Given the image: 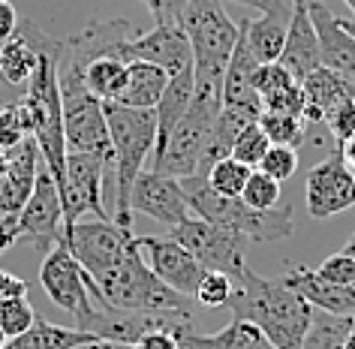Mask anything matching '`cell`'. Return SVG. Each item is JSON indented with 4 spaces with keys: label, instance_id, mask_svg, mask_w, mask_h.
I'll return each instance as SVG.
<instances>
[{
    "label": "cell",
    "instance_id": "obj_1",
    "mask_svg": "<svg viewBox=\"0 0 355 349\" xmlns=\"http://www.w3.org/2000/svg\"><path fill=\"white\" fill-rule=\"evenodd\" d=\"M226 307L232 310V319L253 322L277 349H304L313 307L283 277H262L247 268L232 280V298Z\"/></svg>",
    "mask_w": 355,
    "mask_h": 349
},
{
    "label": "cell",
    "instance_id": "obj_2",
    "mask_svg": "<svg viewBox=\"0 0 355 349\" xmlns=\"http://www.w3.org/2000/svg\"><path fill=\"white\" fill-rule=\"evenodd\" d=\"M105 105V124L112 139V166H114V214L112 223L121 229L132 226L130 196L136 178L145 172V163L157 145V114L154 109H127L118 103Z\"/></svg>",
    "mask_w": 355,
    "mask_h": 349
},
{
    "label": "cell",
    "instance_id": "obj_3",
    "mask_svg": "<svg viewBox=\"0 0 355 349\" xmlns=\"http://www.w3.org/2000/svg\"><path fill=\"white\" fill-rule=\"evenodd\" d=\"M178 181H181L184 199H187L193 217L217 223V226L235 232L244 241H250V244H271V241L289 238L292 229H295V223H292V205H277L271 211H256L241 196L238 199L217 196L208 187L205 175L178 178Z\"/></svg>",
    "mask_w": 355,
    "mask_h": 349
},
{
    "label": "cell",
    "instance_id": "obj_4",
    "mask_svg": "<svg viewBox=\"0 0 355 349\" xmlns=\"http://www.w3.org/2000/svg\"><path fill=\"white\" fill-rule=\"evenodd\" d=\"M103 301L118 310H132V313H193L190 298L159 280L150 271L141 250L136 247V238L130 241L127 256L121 259L118 268L103 274L96 280Z\"/></svg>",
    "mask_w": 355,
    "mask_h": 349
},
{
    "label": "cell",
    "instance_id": "obj_5",
    "mask_svg": "<svg viewBox=\"0 0 355 349\" xmlns=\"http://www.w3.org/2000/svg\"><path fill=\"white\" fill-rule=\"evenodd\" d=\"M64 55V51H60ZM58 85H60V109H64V139L67 151L76 154H96L112 163V139L105 124L103 100L87 91L82 73L60 60L58 64Z\"/></svg>",
    "mask_w": 355,
    "mask_h": 349
},
{
    "label": "cell",
    "instance_id": "obj_6",
    "mask_svg": "<svg viewBox=\"0 0 355 349\" xmlns=\"http://www.w3.org/2000/svg\"><path fill=\"white\" fill-rule=\"evenodd\" d=\"M178 28L187 33L193 49V69L208 76H226L238 40V22L226 15L223 0H190Z\"/></svg>",
    "mask_w": 355,
    "mask_h": 349
},
{
    "label": "cell",
    "instance_id": "obj_7",
    "mask_svg": "<svg viewBox=\"0 0 355 349\" xmlns=\"http://www.w3.org/2000/svg\"><path fill=\"white\" fill-rule=\"evenodd\" d=\"M40 283L60 310L73 313L76 325L85 322L94 307H109L103 301L100 289H96V283L82 271V265L76 262V256L64 244H55L46 253L40 265Z\"/></svg>",
    "mask_w": 355,
    "mask_h": 349
},
{
    "label": "cell",
    "instance_id": "obj_8",
    "mask_svg": "<svg viewBox=\"0 0 355 349\" xmlns=\"http://www.w3.org/2000/svg\"><path fill=\"white\" fill-rule=\"evenodd\" d=\"M168 238H175L181 247H187L205 271H223L232 280L247 271V247H250V241L217 226V223L190 217L181 226H172Z\"/></svg>",
    "mask_w": 355,
    "mask_h": 349
},
{
    "label": "cell",
    "instance_id": "obj_9",
    "mask_svg": "<svg viewBox=\"0 0 355 349\" xmlns=\"http://www.w3.org/2000/svg\"><path fill=\"white\" fill-rule=\"evenodd\" d=\"M112 169L109 160L96 157V154H67V181L64 187H58L60 193V208H64V238L69 235V229L76 226L82 217L94 214L96 220H112L109 208H105V172Z\"/></svg>",
    "mask_w": 355,
    "mask_h": 349
},
{
    "label": "cell",
    "instance_id": "obj_10",
    "mask_svg": "<svg viewBox=\"0 0 355 349\" xmlns=\"http://www.w3.org/2000/svg\"><path fill=\"white\" fill-rule=\"evenodd\" d=\"M130 241L132 232L121 229L112 220H87V223L78 220L60 244L69 247V253L76 256L82 271L96 283L103 274H109L112 268L121 265V259L130 250Z\"/></svg>",
    "mask_w": 355,
    "mask_h": 349
},
{
    "label": "cell",
    "instance_id": "obj_11",
    "mask_svg": "<svg viewBox=\"0 0 355 349\" xmlns=\"http://www.w3.org/2000/svg\"><path fill=\"white\" fill-rule=\"evenodd\" d=\"M64 208H60V193L55 178L49 175V169H40L33 190L19 211V241L33 244L37 250H49L64 241Z\"/></svg>",
    "mask_w": 355,
    "mask_h": 349
},
{
    "label": "cell",
    "instance_id": "obj_12",
    "mask_svg": "<svg viewBox=\"0 0 355 349\" xmlns=\"http://www.w3.org/2000/svg\"><path fill=\"white\" fill-rule=\"evenodd\" d=\"M307 214L313 220H328L334 214L355 211V175L343 166L340 154H328L304 178Z\"/></svg>",
    "mask_w": 355,
    "mask_h": 349
},
{
    "label": "cell",
    "instance_id": "obj_13",
    "mask_svg": "<svg viewBox=\"0 0 355 349\" xmlns=\"http://www.w3.org/2000/svg\"><path fill=\"white\" fill-rule=\"evenodd\" d=\"M136 247L141 250L148 268L168 289L187 295V298H196V289H199V280H202V274H205V268L196 262V256H193L187 247H181L168 235H141V238H136Z\"/></svg>",
    "mask_w": 355,
    "mask_h": 349
},
{
    "label": "cell",
    "instance_id": "obj_14",
    "mask_svg": "<svg viewBox=\"0 0 355 349\" xmlns=\"http://www.w3.org/2000/svg\"><path fill=\"white\" fill-rule=\"evenodd\" d=\"M130 37H132V24L127 19L91 22L82 33L64 40L60 60L76 69H82L94 58H118L123 64H130Z\"/></svg>",
    "mask_w": 355,
    "mask_h": 349
},
{
    "label": "cell",
    "instance_id": "obj_15",
    "mask_svg": "<svg viewBox=\"0 0 355 349\" xmlns=\"http://www.w3.org/2000/svg\"><path fill=\"white\" fill-rule=\"evenodd\" d=\"M130 208L132 214H145L150 220L166 223L168 229L181 226L184 220H190V205L184 199L181 181L159 172H141L132 184V196H130Z\"/></svg>",
    "mask_w": 355,
    "mask_h": 349
},
{
    "label": "cell",
    "instance_id": "obj_16",
    "mask_svg": "<svg viewBox=\"0 0 355 349\" xmlns=\"http://www.w3.org/2000/svg\"><path fill=\"white\" fill-rule=\"evenodd\" d=\"M130 60H148L172 78L193 67V49L178 24H154L150 31L130 37Z\"/></svg>",
    "mask_w": 355,
    "mask_h": 349
},
{
    "label": "cell",
    "instance_id": "obj_17",
    "mask_svg": "<svg viewBox=\"0 0 355 349\" xmlns=\"http://www.w3.org/2000/svg\"><path fill=\"white\" fill-rule=\"evenodd\" d=\"M310 22H313L316 40H319V55H322V67L331 73L355 82V37L343 28V19L328 10L319 0L307 3Z\"/></svg>",
    "mask_w": 355,
    "mask_h": 349
},
{
    "label": "cell",
    "instance_id": "obj_18",
    "mask_svg": "<svg viewBox=\"0 0 355 349\" xmlns=\"http://www.w3.org/2000/svg\"><path fill=\"white\" fill-rule=\"evenodd\" d=\"M277 64L286 69L295 82H304L313 69L322 67L319 40H316V31H313V22H310L307 6H292V19H289V28H286V42H283V51H280Z\"/></svg>",
    "mask_w": 355,
    "mask_h": 349
},
{
    "label": "cell",
    "instance_id": "obj_19",
    "mask_svg": "<svg viewBox=\"0 0 355 349\" xmlns=\"http://www.w3.org/2000/svg\"><path fill=\"white\" fill-rule=\"evenodd\" d=\"M286 286H292L313 310L331 313V316H352L355 313V286H334L322 280L313 268H292L283 274Z\"/></svg>",
    "mask_w": 355,
    "mask_h": 349
},
{
    "label": "cell",
    "instance_id": "obj_20",
    "mask_svg": "<svg viewBox=\"0 0 355 349\" xmlns=\"http://www.w3.org/2000/svg\"><path fill=\"white\" fill-rule=\"evenodd\" d=\"M301 94H304V114H301L304 124H325L337 105L355 96V82L319 67L301 82Z\"/></svg>",
    "mask_w": 355,
    "mask_h": 349
},
{
    "label": "cell",
    "instance_id": "obj_21",
    "mask_svg": "<svg viewBox=\"0 0 355 349\" xmlns=\"http://www.w3.org/2000/svg\"><path fill=\"white\" fill-rule=\"evenodd\" d=\"M166 85H168V76L159 67L148 64V60H130L123 85L112 103L127 105V109H157Z\"/></svg>",
    "mask_w": 355,
    "mask_h": 349
},
{
    "label": "cell",
    "instance_id": "obj_22",
    "mask_svg": "<svg viewBox=\"0 0 355 349\" xmlns=\"http://www.w3.org/2000/svg\"><path fill=\"white\" fill-rule=\"evenodd\" d=\"M178 343L184 349H277L247 319H232L226 328H220L217 334H199V331L190 328L178 337Z\"/></svg>",
    "mask_w": 355,
    "mask_h": 349
},
{
    "label": "cell",
    "instance_id": "obj_23",
    "mask_svg": "<svg viewBox=\"0 0 355 349\" xmlns=\"http://www.w3.org/2000/svg\"><path fill=\"white\" fill-rule=\"evenodd\" d=\"M37 67H40V49L28 31V22H19L15 37L0 46V78L12 87L28 85L33 73H37Z\"/></svg>",
    "mask_w": 355,
    "mask_h": 349
},
{
    "label": "cell",
    "instance_id": "obj_24",
    "mask_svg": "<svg viewBox=\"0 0 355 349\" xmlns=\"http://www.w3.org/2000/svg\"><path fill=\"white\" fill-rule=\"evenodd\" d=\"M91 340H94L91 331L64 328V325L49 322L46 316H37V322L28 331L10 337L0 349H82Z\"/></svg>",
    "mask_w": 355,
    "mask_h": 349
},
{
    "label": "cell",
    "instance_id": "obj_25",
    "mask_svg": "<svg viewBox=\"0 0 355 349\" xmlns=\"http://www.w3.org/2000/svg\"><path fill=\"white\" fill-rule=\"evenodd\" d=\"M292 19V15H289ZM289 19H277V15H259V19H241L238 28H241L247 46H250L253 58L259 64H277L283 42H286V28Z\"/></svg>",
    "mask_w": 355,
    "mask_h": 349
},
{
    "label": "cell",
    "instance_id": "obj_26",
    "mask_svg": "<svg viewBox=\"0 0 355 349\" xmlns=\"http://www.w3.org/2000/svg\"><path fill=\"white\" fill-rule=\"evenodd\" d=\"M37 172H40V148L33 136H28L19 148H12L6 154V172H3L19 208H24V202H28L33 181H37Z\"/></svg>",
    "mask_w": 355,
    "mask_h": 349
},
{
    "label": "cell",
    "instance_id": "obj_27",
    "mask_svg": "<svg viewBox=\"0 0 355 349\" xmlns=\"http://www.w3.org/2000/svg\"><path fill=\"white\" fill-rule=\"evenodd\" d=\"M76 69V67H73ZM82 73V82L85 87L91 91L96 100L103 103H112L114 96H118L121 85H123V76H127V64L118 58H94L87 60V64L78 69Z\"/></svg>",
    "mask_w": 355,
    "mask_h": 349
},
{
    "label": "cell",
    "instance_id": "obj_28",
    "mask_svg": "<svg viewBox=\"0 0 355 349\" xmlns=\"http://www.w3.org/2000/svg\"><path fill=\"white\" fill-rule=\"evenodd\" d=\"M253 169L244 166L241 160L235 157H223L220 163H214L208 169V187L214 190L217 196H226V199H238V196L244 193V184L247 178H250Z\"/></svg>",
    "mask_w": 355,
    "mask_h": 349
},
{
    "label": "cell",
    "instance_id": "obj_29",
    "mask_svg": "<svg viewBox=\"0 0 355 349\" xmlns=\"http://www.w3.org/2000/svg\"><path fill=\"white\" fill-rule=\"evenodd\" d=\"M259 127L265 130L271 145H289L298 148V142L304 139L307 124L298 114H286V112H262L259 114Z\"/></svg>",
    "mask_w": 355,
    "mask_h": 349
},
{
    "label": "cell",
    "instance_id": "obj_30",
    "mask_svg": "<svg viewBox=\"0 0 355 349\" xmlns=\"http://www.w3.org/2000/svg\"><path fill=\"white\" fill-rule=\"evenodd\" d=\"M37 322V310L28 295H10V298L0 301V328H3L6 340L28 331Z\"/></svg>",
    "mask_w": 355,
    "mask_h": 349
},
{
    "label": "cell",
    "instance_id": "obj_31",
    "mask_svg": "<svg viewBox=\"0 0 355 349\" xmlns=\"http://www.w3.org/2000/svg\"><path fill=\"white\" fill-rule=\"evenodd\" d=\"M241 199L250 205V208H256V211L277 208V205H280V181H274L271 175H265V172H259V169H253L250 178H247V184H244Z\"/></svg>",
    "mask_w": 355,
    "mask_h": 349
},
{
    "label": "cell",
    "instance_id": "obj_32",
    "mask_svg": "<svg viewBox=\"0 0 355 349\" xmlns=\"http://www.w3.org/2000/svg\"><path fill=\"white\" fill-rule=\"evenodd\" d=\"M31 136V124L24 114L21 103H10L0 109V151L10 154L12 148H19L24 139Z\"/></svg>",
    "mask_w": 355,
    "mask_h": 349
},
{
    "label": "cell",
    "instance_id": "obj_33",
    "mask_svg": "<svg viewBox=\"0 0 355 349\" xmlns=\"http://www.w3.org/2000/svg\"><path fill=\"white\" fill-rule=\"evenodd\" d=\"M268 148H271V142H268V136H265V130L259 127V121H256L241 133V136H238V142L232 145V157L241 160L244 166L256 169L262 163V157H265V151Z\"/></svg>",
    "mask_w": 355,
    "mask_h": 349
},
{
    "label": "cell",
    "instance_id": "obj_34",
    "mask_svg": "<svg viewBox=\"0 0 355 349\" xmlns=\"http://www.w3.org/2000/svg\"><path fill=\"white\" fill-rule=\"evenodd\" d=\"M256 169L265 175H271L274 181H289V178L298 172V151L289 148V145H271Z\"/></svg>",
    "mask_w": 355,
    "mask_h": 349
},
{
    "label": "cell",
    "instance_id": "obj_35",
    "mask_svg": "<svg viewBox=\"0 0 355 349\" xmlns=\"http://www.w3.org/2000/svg\"><path fill=\"white\" fill-rule=\"evenodd\" d=\"M232 298V277L223 271H205L196 289V301L205 307H226Z\"/></svg>",
    "mask_w": 355,
    "mask_h": 349
},
{
    "label": "cell",
    "instance_id": "obj_36",
    "mask_svg": "<svg viewBox=\"0 0 355 349\" xmlns=\"http://www.w3.org/2000/svg\"><path fill=\"white\" fill-rule=\"evenodd\" d=\"M325 127L331 130V136L337 142V148L343 145V142L355 139V96H349V100H343L337 109L325 118Z\"/></svg>",
    "mask_w": 355,
    "mask_h": 349
},
{
    "label": "cell",
    "instance_id": "obj_37",
    "mask_svg": "<svg viewBox=\"0 0 355 349\" xmlns=\"http://www.w3.org/2000/svg\"><path fill=\"white\" fill-rule=\"evenodd\" d=\"M316 274L334 286H355V259L340 250V253L328 256L325 262L316 268Z\"/></svg>",
    "mask_w": 355,
    "mask_h": 349
},
{
    "label": "cell",
    "instance_id": "obj_38",
    "mask_svg": "<svg viewBox=\"0 0 355 349\" xmlns=\"http://www.w3.org/2000/svg\"><path fill=\"white\" fill-rule=\"evenodd\" d=\"M141 3L154 15V24H178L184 6H187L190 0H141Z\"/></svg>",
    "mask_w": 355,
    "mask_h": 349
},
{
    "label": "cell",
    "instance_id": "obj_39",
    "mask_svg": "<svg viewBox=\"0 0 355 349\" xmlns=\"http://www.w3.org/2000/svg\"><path fill=\"white\" fill-rule=\"evenodd\" d=\"M223 3H241V6H253L262 15H277V19H289L292 15V3L289 0H223Z\"/></svg>",
    "mask_w": 355,
    "mask_h": 349
},
{
    "label": "cell",
    "instance_id": "obj_40",
    "mask_svg": "<svg viewBox=\"0 0 355 349\" xmlns=\"http://www.w3.org/2000/svg\"><path fill=\"white\" fill-rule=\"evenodd\" d=\"M19 12H15V6L10 0H0V46H3L6 40L15 37V31H19Z\"/></svg>",
    "mask_w": 355,
    "mask_h": 349
},
{
    "label": "cell",
    "instance_id": "obj_41",
    "mask_svg": "<svg viewBox=\"0 0 355 349\" xmlns=\"http://www.w3.org/2000/svg\"><path fill=\"white\" fill-rule=\"evenodd\" d=\"M136 349H181V343L172 331H150L136 340Z\"/></svg>",
    "mask_w": 355,
    "mask_h": 349
},
{
    "label": "cell",
    "instance_id": "obj_42",
    "mask_svg": "<svg viewBox=\"0 0 355 349\" xmlns=\"http://www.w3.org/2000/svg\"><path fill=\"white\" fill-rule=\"evenodd\" d=\"M10 295H28V283L10 271H0V301L10 298Z\"/></svg>",
    "mask_w": 355,
    "mask_h": 349
},
{
    "label": "cell",
    "instance_id": "obj_43",
    "mask_svg": "<svg viewBox=\"0 0 355 349\" xmlns=\"http://www.w3.org/2000/svg\"><path fill=\"white\" fill-rule=\"evenodd\" d=\"M21 208L15 205V196L10 190V181H6V175H0V214H19Z\"/></svg>",
    "mask_w": 355,
    "mask_h": 349
},
{
    "label": "cell",
    "instance_id": "obj_44",
    "mask_svg": "<svg viewBox=\"0 0 355 349\" xmlns=\"http://www.w3.org/2000/svg\"><path fill=\"white\" fill-rule=\"evenodd\" d=\"M82 349H136V343H123V340H105V337H94L91 343H85Z\"/></svg>",
    "mask_w": 355,
    "mask_h": 349
},
{
    "label": "cell",
    "instance_id": "obj_45",
    "mask_svg": "<svg viewBox=\"0 0 355 349\" xmlns=\"http://www.w3.org/2000/svg\"><path fill=\"white\" fill-rule=\"evenodd\" d=\"M337 154H340V160H343V166L349 169V172L355 175V139H349V142H343L340 148H337Z\"/></svg>",
    "mask_w": 355,
    "mask_h": 349
},
{
    "label": "cell",
    "instance_id": "obj_46",
    "mask_svg": "<svg viewBox=\"0 0 355 349\" xmlns=\"http://www.w3.org/2000/svg\"><path fill=\"white\" fill-rule=\"evenodd\" d=\"M343 253H346V256H352V259H355V235H352L349 241H346V247H343Z\"/></svg>",
    "mask_w": 355,
    "mask_h": 349
},
{
    "label": "cell",
    "instance_id": "obj_47",
    "mask_svg": "<svg viewBox=\"0 0 355 349\" xmlns=\"http://www.w3.org/2000/svg\"><path fill=\"white\" fill-rule=\"evenodd\" d=\"M3 172H6V154L0 151V175H3Z\"/></svg>",
    "mask_w": 355,
    "mask_h": 349
},
{
    "label": "cell",
    "instance_id": "obj_48",
    "mask_svg": "<svg viewBox=\"0 0 355 349\" xmlns=\"http://www.w3.org/2000/svg\"><path fill=\"white\" fill-rule=\"evenodd\" d=\"M343 28H346V31H349L352 37H355V22H346V19H343Z\"/></svg>",
    "mask_w": 355,
    "mask_h": 349
},
{
    "label": "cell",
    "instance_id": "obj_49",
    "mask_svg": "<svg viewBox=\"0 0 355 349\" xmlns=\"http://www.w3.org/2000/svg\"><path fill=\"white\" fill-rule=\"evenodd\" d=\"M289 3H292V6H307L310 0H289Z\"/></svg>",
    "mask_w": 355,
    "mask_h": 349
},
{
    "label": "cell",
    "instance_id": "obj_50",
    "mask_svg": "<svg viewBox=\"0 0 355 349\" xmlns=\"http://www.w3.org/2000/svg\"><path fill=\"white\" fill-rule=\"evenodd\" d=\"M343 3L349 6V10H352V15H355V0H343Z\"/></svg>",
    "mask_w": 355,
    "mask_h": 349
},
{
    "label": "cell",
    "instance_id": "obj_51",
    "mask_svg": "<svg viewBox=\"0 0 355 349\" xmlns=\"http://www.w3.org/2000/svg\"><path fill=\"white\" fill-rule=\"evenodd\" d=\"M6 343V334H3V328H0V346H3Z\"/></svg>",
    "mask_w": 355,
    "mask_h": 349
},
{
    "label": "cell",
    "instance_id": "obj_52",
    "mask_svg": "<svg viewBox=\"0 0 355 349\" xmlns=\"http://www.w3.org/2000/svg\"><path fill=\"white\" fill-rule=\"evenodd\" d=\"M0 220H3V214H0Z\"/></svg>",
    "mask_w": 355,
    "mask_h": 349
},
{
    "label": "cell",
    "instance_id": "obj_53",
    "mask_svg": "<svg viewBox=\"0 0 355 349\" xmlns=\"http://www.w3.org/2000/svg\"><path fill=\"white\" fill-rule=\"evenodd\" d=\"M181 349H184V346H181Z\"/></svg>",
    "mask_w": 355,
    "mask_h": 349
}]
</instances>
